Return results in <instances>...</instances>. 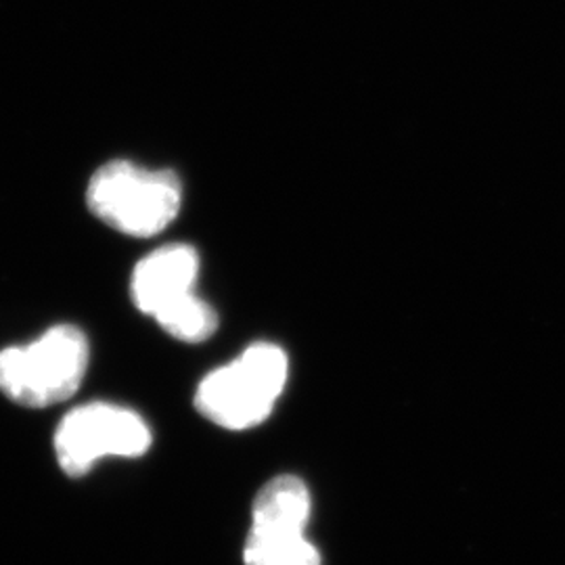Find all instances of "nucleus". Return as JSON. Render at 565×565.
<instances>
[{"label":"nucleus","instance_id":"39448f33","mask_svg":"<svg viewBox=\"0 0 565 565\" xmlns=\"http://www.w3.org/2000/svg\"><path fill=\"white\" fill-rule=\"evenodd\" d=\"M200 275V254L184 243L163 245L137 264L130 279L132 302L142 315L156 317L170 303L193 294Z\"/></svg>","mask_w":565,"mask_h":565},{"label":"nucleus","instance_id":"f03ea898","mask_svg":"<svg viewBox=\"0 0 565 565\" xmlns=\"http://www.w3.org/2000/svg\"><path fill=\"white\" fill-rule=\"evenodd\" d=\"M90 345L81 327L55 324L36 342L0 352V392L28 408L63 403L81 390Z\"/></svg>","mask_w":565,"mask_h":565},{"label":"nucleus","instance_id":"423d86ee","mask_svg":"<svg viewBox=\"0 0 565 565\" xmlns=\"http://www.w3.org/2000/svg\"><path fill=\"white\" fill-rule=\"evenodd\" d=\"M312 499L298 476L282 473L260 488L252 507V525L306 530Z\"/></svg>","mask_w":565,"mask_h":565},{"label":"nucleus","instance_id":"20e7f679","mask_svg":"<svg viewBox=\"0 0 565 565\" xmlns=\"http://www.w3.org/2000/svg\"><path fill=\"white\" fill-rule=\"evenodd\" d=\"M151 440V429L139 413L118 404L90 403L61 419L53 445L61 471L82 478L103 457H142Z\"/></svg>","mask_w":565,"mask_h":565},{"label":"nucleus","instance_id":"6e6552de","mask_svg":"<svg viewBox=\"0 0 565 565\" xmlns=\"http://www.w3.org/2000/svg\"><path fill=\"white\" fill-rule=\"evenodd\" d=\"M153 319L168 335L184 343L205 342L218 329L216 310L195 294L166 306Z\"/></svg>","mask_w":565,"mask_h":565},{"label":"nucleus","instance_id":"7ed1b4c3","mask_svg":"<svg viewBox=\"0 0 565 565\" xmlns=\"http://www.w3.org/2000/svg\"><path fill=\"white\" fill-rule=\"evenodd\" d=\"M182 186L170 170H147L137 163H105L86 189L90 212L130 237H153L181 210Z\"/></svg>","mask_w":565,"mask_h":565},{"label":"nucleus","instance_id":"0eeeda50","mask_svg":"<svg viewBox=\"0 0 565 565\" xmlns=\"http://www.w3.org/2000/svg\"><path fill=\"white\" fill-rule=\"evenodd\" d=\"M298 527L252 525L243 548L245 565H323L319 548Z\"/></svg>","mask_w":565,"mask_h":565},{"label":"nucleus","instance_id":"f257e3e1","mask_svg":"<svg viewBox=\"0 0 565 565\" xmlns=\"http://www.w3.org/2000/svg\"><path fill=\"white\" fill-rule=\"evenodd\" d=\"M289 361L275 343L256 342L239 359L207 373L195 394V408L207 422L231 431L264 424L287 384Z\"/></svg>","mask_w":565,"mask_h":565}]
</instances>
